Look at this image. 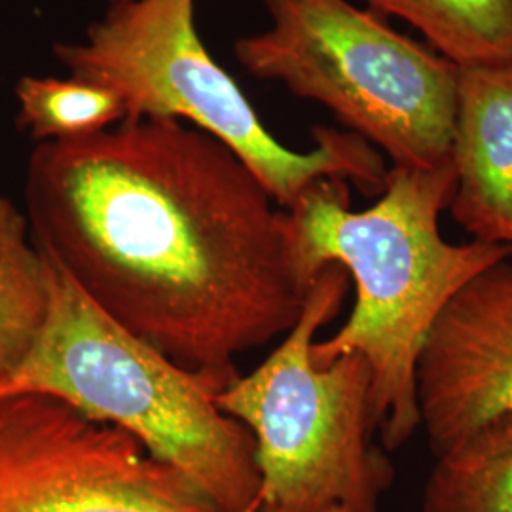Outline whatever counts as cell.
<instances>
[{"label": "cell", "instance_id": "obj_5", "mask_svg": "<svg viewBox=\"0 0 512 512\" xmlns=\"http://www.w3.org/2000/svg\"><path fill=\"white\" fill-rule=\"evenodd\" d=\"M270 27L234 42L258 80L310 99L391 160L452 164L459 67L349 0H264Z\"/></svg>", "mask_w": 512, "mask_h": 512}, {"label": "cell", "instance_id": "obj_10", "mask_svg": "<svg viewBox=\"0 0 512 512\" xmlns=\"http://www.w3.org/2000/svg\"><path fill=\"white\" fill-rule=\"evenodd\" d=\"M368 10L418 29L458 67L512 59V0H363Z\"/></svg>", "mask_w": 512, "mask_h": 512}, {"label": "cell", "instance_id": "obj_13", "mask_svg": "<svg viewBox=\"0 0 512 512\" xmlns=\"http://www.w3.org/2000/svg\"><path fill=\"white\" fill-rule=\"evenodd\" d=\"M16 124L33 141H73L114 128L126 120L114 93L73 76H21L14 88Z\"/></svg>", "mask_w": 512, "mask_h": 512}, {"label": "cell", "instance_id": "obj_7", "mask_svg": "<svg viewBox=\"0 0 512 512\" xmlns=\"http://www.w3.org/2000/svg\"><path fill=\"white\" fill-rule=\"evenodd\" d=\"M0 512H222L129 433L52 395L0 399Z\"/></svg>", "mask_w": 512, "mask_h": 512}, {"label": "cell", "instance_id": "obj_12", "mask_svg": "<svg viewBox=\"0 0 512 512\" xmlns=\"http://www.w3.org/2000/svg\"><path fill=\"white\" fill-rule=\"evenodd\" d=\"M420 512H512V414L437 458Z\"/></svg>", "mask_w": 512, "mask_h": 512}, {"label": "cell", "instance_id": "obj_8", "mask_svg": "<svg viewBox=\"0 0 512 512\" xmlns=\"http://www.w3.org/2000/svg\"><path fill=\"white\" fill-rule=\"evenodd\" d=\"M416 406L439 458L512 414V256L440 310L416 363Z\"/></svg>", "mask_w": 512, "mask_h": 512}, {"label": "cell", "instance_id": "obj_6", "mask_svg": "<svg viewBox=\"0 0 512 512\" xmlns=\"http://www.w3.org/2000/svg\"><path fill=\"white\" fill-rule=\"evenodd\" d=\"M348 287L344 268L327 266L283 342L217 399L255 439L262 507L378 512L391 488L393 467L372 444V374L365 357L346 353L325 366L311 357L317 332L336 319Z\"/></svg>", "mask_w": 512, "mask_h": 512}, {"label": "cell", "instance_id": "obj_4", "mask_svg": "<svg viewBox=\"0 0 512 512\" xmlns=\"http://www.w3.org/2000/svg\"><path fill=\"white\" fill-rule=\"evenodd\" d=\"M69 76L114 93L126 120L165 118L202 129L230 148L281 209L311 184L340 179L366 196L384 192V154L351 131L313 128V148L281 145L232 74L209 54L196 27V0H126L73 42H55Z\"/></svg>", "mask_w": 512, "mask_h": 512}, {"label": "cell", "instance_id": "obj_9", "mask_svg": "<svg viewBox=\"0 0 512 512\" xmlns=\"http://www.w3.org/2000/svg\"><path fill=\"white\" fill-rule=\"evenodd\" d=\"M450 215L475 239L512 247V59L459 67Z\"/></svg>", "mask_w": 512, "mask_h": 512}, {"label": "cell", "instance_id": "obj_2", "mask_svg": "<svg viewBox=\"0 0 512 512\" xmlns=\"http://www.w3.org/2000/svg\"><path fill=\"white\" fill-rule=\"evenodd\" d=\"M456 188L454 165L440 169L391 167L384 192L363 211L349 203V183L321 179L285 209L294 272L311 289L336 264L355 283L348 321L311 357L330 365L346 353L365 357L372 374L374 431L397 450L420 429L416 363L444 304L512 247L484 241L450 243L439 219Z\"/></svg>", "mask_w": 512, "mask_h": 512}, {"label": "cell", "instance_id": "obj_11", "mask_svg": "<svg viewBox=\"0 0 512 512\" xmlns=\"http://www.w3.org/2000/svg\"><path fill=\"white\" fill-rule=\"evenodd\" d=\"M50 308L48 262L25 211L0 194V378L35 344Z\"/></svg>", "mask_w": 512, "mask_h": 512}, {"label": "cell", "instance_id": "obj_3", "mask_svg": "<svg viewBox=\"0 0 512 512\" xmlns=\"http://www.w3.org/2000/svg\"><path fill=\"white\" fill-rule=\"evenodd\" d=\"M46 262V321L27 355L0 378V399L19 393L57 397L129 433L220 511H260L255 439L217 401L238 370L177 365L114 323L48 256Z\"/></svg>", "mask_w": 512, "mask_h": 512}, {"label": "cell", "instance_id": "obj_14", "mask_svg": "<svg viewBox=\"0 0 512 512\" xmlns=\"http://www.w3.org/2000/svg\"><path fill=\"white\" fill-rule=\"evenodd\" d=\"M258 512H296V511H285V509H277V507H260V511ZM317 512H351L346 507H342V505H332V507H327V509H321V511Z\"/></svg>", "mask_w": 512, "mask_h": 512}, {"label": "cell", "instance_id": "obj_1", "mask_svg": "<svg viewBox=\"0 0 512 512\" xmlns=\"http://www.w3.org/2000/svg\"><path fill=\"white\" fill-rule=\"evenodd\" d=\"M38 249L114 323L192 370L293 329L311 289L287 213L238 156L177 120H124L29 156Z\"/></svg>", "mask_w": 512, "mask_h": 512}, {"label": "cell", "instance_id": "obj_15", "mask_svg": "<svg viewBox=\"0 0 512 512\" xmlns=\"http://www.w3.org/2000/svg\"><path fill=\"white\" fill-rule=\"evenodd\" d=\"M118 2H126V0H109V4H118Z\"/></svg>", "mask_w": 512, "mask_h": 512}]
</instances>
